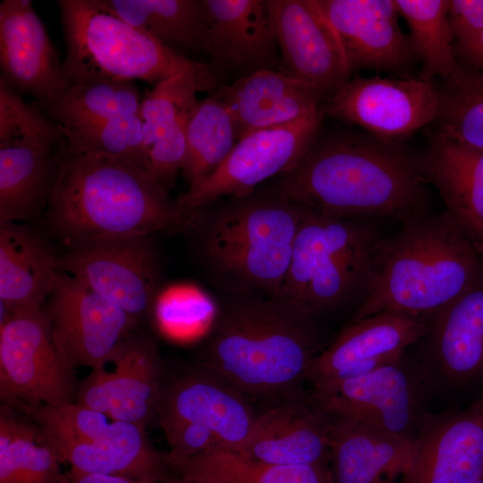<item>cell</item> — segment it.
Segmentation results:
<instances>
[{
	"label": "cell",
	"mask_w": 483,
	"mask_h": 483,
	"mask_svg": "<svg viewBox=\"0 0 483 483\" xmlns=\"http://www.w3.org/2000/svg\"><path fill=\"white\" fill-rule=\"evenodd\" d=\"M238 140V128L232 114L215 93L198 101L186 128V156L182 171L189 183L188 190L209 176Z\"/></svg>",
	"instance_id": "cell-31"
},
{
	"label": "cell",
	"mask_w": 483,
	"mask_h": 483,
	"mask_svg": "<svg viewBox=\"0 0 483 483\" xmlns=\"http://www.w3.org/2000/svg\"><path fill=\"white\" fill-rule=\"evenodd\" d=\"M61 140L55 123L0 80V222L30 219L47 202Z\"/></svg>",
	"instance_id": "cell-9"
},
{
	"label": "cell",
	"mask_w": 483,
	"mask_h": 483,
	"mask_svg": "<svg viewBox=\"0 0 483 483\" xmlns=\"http://www.w3.org/2000/svg\"><path fill=\"white\" fill-rule=\"evenodd\" d=\"M60 131V143L70 151L123 157L148 173V155L140 114Z\"/></svg>",
	"instance_id": "cell-36"
},
{
	"label": "cell",
	"mask_w": 483,
	"mask_h": 483,
	"mask_svg": "<svg viewBox=\"0 0 483 483\" xmlns=\"http://www.w3.org/2000/svg\"><path fill=\"white\" fill-rule=\"evenodd\" d=\"M439 106V91L433 81L355 76L332 92L321 109L392 141L436 121Z\"/></svg>",
	"instance_id": "cell-14"
},
{
	"label": "cell",
	"mask_w": 483,
	"mask_h": 483,
	"mask_svg": "<svg viewBox=\"0 0 483 483\" xmlns=\"http://www.w3.org/2000/svg\"><path fill=\"white\" fill-rule=\"evenodd\" d=\"M342 42L352 72H400L415 52L398 23L394 0H318Z\"/></svg>",
	"instance_id": "cell-23"
},
{
	"label": "cell",
	"mask_w": 483,
	"mask_h": 483,
	"mask_svg": "<svg viewBox=\"0 0 483 483\" xmlns=\"http://www.w3.org/2000/svg\"><path fill=\"white\" fill-rule=\"evenodd\" d=\"M61 460L47 445L21 439L0 450V483H62Z\"/></svg>",
	"instance_id": "cell-37"
},
{
	"label": "cell",
	"mask_w": 483,
	"mask_h": 483,
	"mask_svg": "<svg viewBox=\"0 0 483 483\" xmlns=\"http://www.w3.org/2000/svg\"><path fill=\"white\" fill-rule=\"evenodd\" d=\"M46 311L67 363L103 369L131 335L137 319L74 276L58 270Z\"/></svg>",
	"instance_id": "cell-13"
},
{
	"label": "cell",
	"mask_w": 483,
	"mask_h": 483,
	"mask_svg": "<svg viewBox=\"0 0 483 483\" xmlns=\"http://www.w3.org/2000/svg\"><path fill=\"white\" fill-rule=\"evenodd\" d=\"M483 476V394L470 405L429 414L398 483H476Z\"/></svg>",
	"instance_id": "cell-20"
},
{
	"label": "cell",
	"mask_w": 483,
	"mask_h": 483,
	"mask_svg": "<svg viewBox=\"0 0 483 483\" xmlns=\"http://www.w3.org/2000/svg\"><path fill=\"white\" fill-rule=\"evenodd\" d=\"M331 420L328 469L333 483H394L401 479L410 465L415 441L349 419Z\"/></svg>",
	"instance_id": "cell-26"
},
{
	"label": "cell",
	"mask_w": 483,
	"mask_h": 483,
	"mask_svg": "<svg viewBox=\"0 0 483 483\" xmlns=\"http://www.w3.org/2000/svg\"><path fill=\"white\" fill-rule=\"evenodd\" d=\"M430 317L384 311L353 323L312 362L308 381L311 386L363 374L406 353L427 334Z\"/></svg>",
	"instance_id": "cell-18"
},
{
	"label": "cell",
	"mask_w": 483,
	"mask_h": 483,
	"mask_svg": "<svg viewBox=\"0 0 483 483\" xmlns=\"http://www.w3.org/2000/svg\"><path fill=\"white\" fill-rule=\"evenodd\" d=\"M407 22L416 56L422 63L420 79L451 76L459 65L448 22L449 0H394Z\"/></svg>",
	"instance_id": "cell-33"
},
{
	"label": "cell",
	"mask_w": 483,
	"mask_h": 483,
	"mask_svg": "<svg viewBox=\"0 0 483 483\" xmlns=\"http://www.w3.org/2000/svg\"><path fill=\"white\" fill-rule=\"evenodd\" d=\"M459 63L483 69V32L465 42L454 43Z\"/></svg>",
	"instance_id": "cell-41"
},
{
	"label": "cell",
	"mask_w": 483,
	"mask_h": 483,
	"mask_svg": "<svg viewBox=\"0 0 483 483\" xmlns=\"http://www.w3.org/2000/svg\"><path fill=\"white\" fill-rule=\"evenodd\" d=\"M425 182L420 161L393 141L346 134L316 139L273 186L324 216L406 222L425 216Z\"/></svg>",
	"instance_id": "cell-2"
},
{
	"label": "cell",
	"mask_w": 483,
	"mask_h": 483,
	"mask_svg": "<svg viewBox=\"0 0 483 483\" xmlns=\"http://www.w3.org/2000/svg\"><path fill=\"white\" fill-rule=\"evenodd\" d=\"M413 358L429 394L483 383V278L430 317Z\"/></svg>",
	"instance_id": "cell-15"
},
{
	"label": "cell",
	"mask_w": 483,
	"mask_h": 483,
	"mask_svg": "<svg viewBox=\"0 0 483 483\" xmlns=\"http://www.w3.org/2000/svg\"><path fill=\"white\" fill-rule=\"evenodd\" d=\"M483 278V255L445 212L404 222L379 241L372 275L348 323L384 311L432 317Z\"/></svg>",
	"instance_id": "cell-5"
},
{
	"label": "cell",
	"mask_w": 483,
	"mask_h": 483,
	"mask_svg": "<svg viewBox=\"0 0 483 483\" xmlns=\"http://www.w3.org/2000/svg\"><path fill=\"white\" fill-rule=\"evenodd\" d=\"M213 84L208 68L182 72L154 86L142 98L140 113L147 151L185 111L197 104V93L211 89Z\"/></svg>",
	"instance_id": "cell-35"
},
{
	"label": "cell",
	"mask_w": 483,
	"mask_h": 483,
	"mask_svg": "<svg viewBox=\"0 0 483 483\" xmlns=\"http://www.w3.org/2000/svg\"><path fill=\"white\" fill-rule=\"evenodd\" d=\"M288 72L328 96L350 79L335 30L318 0H267Z\"/></svg>",
	"instance_id": "cell-16"
},
{
	"label": "cell",
	"mask_w": 483,
	"mask_h": 483,
	"mask_svg": "<svg viewBox=\"0 0 483 483\" xmlns=\"http://www.w3.org/2000/svg\"><path fill=\"white\" fill-rule=\"evenodd\" d=\"M167 462L174 477L211 483H333L327 465H274L214 449Z\"/></svg>",
	"instance_id": "cell-30"
},
{
	"label": "cell",
	"mask_w": 483,
	"mask_h": 483,
	"mask_svg": "<svg viewBox=\"0 0 483 483\" xmlns=\"http://www.w3.org/2000/svg\"><path fill=\"white\" fill-rule=\"evenodd\" d=\"M228 107L239 140L253 131L279 126L318 112L325 95L290 72L258 69L215 92Z\"/></svg>",
	"instance_id": "cell-24"
},
{
	"label": "cell",
	"mask_w": 483,
	"mask_h": 483,
	"mask_svg": "<svg viewBox=\"0 0 483 483\" xmlns=\"http://www.w3.org/2000/svg\"><path fill=\"white\" fill-rule=\"evenodd\" d=\"M324 112L260 129L242 137L225 161L177 199L184 213L225 198L251 193L269 178L292 169L317 139Z\"/></svg>",
	"instance_id": "cell-11"
},
{
	"label": "cell",
	"mask_w": 483,
	"mask_h": 483,
	"mask_svg": "<svg viewBox=\"0 0 483 483\" xmlns=\"http://www.w3.org/2000/svg\"><path fill=\"white\" fill-rule=\"evenodd\" d=\"M141 101L132 81L101 80L70 85L46 111L60 130H69L138 115Z\"/></svg>",
	"instance_id": "cell-32"
},
{
	"label": "cell",
	"mask_w": 483,
	"mask_h": 483,
	"mask_svg": "<svg viewBox=\"0 0 483 483\" xmlns=\"http://www.w3.org/2000/svg\"><path fill=\"white\" fill-rule=\"evenodd\" d=\"M168 483H211V482L180 478V477H172L171 479L168 481Z\"/></svg>",
	"instance_id": "cell-43"
},
{
	"label": "cell",
	"mask_w": 483,
	"mask_h": 483,
	"mask_svg": "<svg viewBox=\"0 0 483 483\" xmlns=\"http://www.w3.org/2000/svg\"><path fill=\"white\" fill-rule=\"evenodd\" d=\"M59 145L47 217L70 247L185 226L188 214L177 199L136 163L119 156L72 152Z\"/></svg>",
	"instance_id": "cell-3"
},
{
	"label": "cell",
	"mask_w": 483,
	"mask_h": 483,
	"mask_svg": "<svg viewBox=\"0 0 483 483\" xmlns=\"http://www.w3.org/2000/svg\"><path fill=\"white\" fill-rule=\"evenodd\" d=\"M305 208L274 186L188 213L199 257L223 293L278 295Z\"/></svg>",
	"instance_id": "cell-4"
},
{
	"label": "cell",
	"mask_w": 483,
	"mask_h": 483,
	"mask_svg": "<svg viewBox=\"0 0 483 483\" xmlns=\"http://www.w3.org/2000/svg\"><path fill=\"white\" fill-rule=\"evenodd\" d=\"M111 362L92 370L80 386L76 402L97 410L115 421L146 425L156 413L163 387L160 357L153 340L130 335L119 346Z\"/></svg>",
	"instance_id": "cell-19"
},
{
	"label": "cell",
	"mask_w": 483,
	"mask_h": 483,
	"mask_svg": "<svg viewBox=\"0 0 483 483\" xmlns=\"http://www.w3.org/2000/svg\"><path fill=\"white\" fill-rule=\"evenodd\" d=\"M446 213L483 255V149L437 131L419 160Z\"/></svg>",
	"instance_id": "cell-25"
},
{
	"label": "cell",
	"mask_w": 483,
	"mask_h": 483,
	"mask_svg": "<svg viewBox=\"0 0 483 483\" xmlns=\"http://www.w3.org/2000/svg\"><path fill=\"white\" fill-rule=\"evenodd\" d=\"M170 452V459H186L199 453L220 449L217 436L208 428L190 422H159Z\"/></svg>",
	"instance_id": "cell-38"
},
{
	"label": "cell",
	"mask_w": 483,
	"mask_h": 483,
	"mask_svg": "<svg viewBox=\"0 0 483 483\" xmlns=\"http://www.w3.org/2000/svg\"><path fill=\"white\" fill-rule=\"evenodd\" d=\"M448 22L454 43L474 38L483 32V0H450Z\"/></svg>",
	"instance_id": "cell-39"
},
{
	"label": "cell",
	"mask_w": 483,
	"mask_h": 483,
	"mask_svg": "<svg viewBox=\"0 0 483 483\" xmlns=\"http://www.w3.org/2000/svg\"><path fill=\"white\" fill-rule=\"evenodd\" d=\"M59 257L27 225L0 222L1 320L41 308L59 270Z\"/></svg>",
	"instance_id": "cell-27"
},
{
	"label": "cell",
	"mask_w": 483,
	"mask_h": 483,
	"mask_svg": "<svg viewBox=\"0 0 483 483\" xmlns=\"http://www.w3.org/2000/svg\"><path fill=\"white\" fill-rule=\"evenodd\" d=\"M62 483H142L127 478L101 475L87 474L71 470L64 473Z\"/></svg>",
	"instance_id": "cell-42"
},
{
	"label": "cell",
	"mask_w": 483,
	"mask_h": 483,
	"mask_svg": "<svg viewBox=\"0 0 483 483\" xmlns=\"http://www.w3.org/2000/svg\"><path fill=\"white\" fill-rule=\"evenodd\" d=\"M21 439H33L42 443L39 428L21 419L10 406L1 407L0 414V450ZM43 444V443H42Z\"/></svg>",
	"instance_id": "cell-40"
},
{
	"label": "cell",
	"mask_w": 483,
	"mask_h": 483,
	"mask_svg": "<svg viewBox=\"0 0 483 483\" xmlns=\"http://www.w3.org/2000/svg\"><path fill=\"white\" fill-rule=\"evenodd\" d=\"M208 27V51L225 67L275 60L277 40L267 0H201Z\"/></svg>",
	"instance_id": "cell-28"
},
{
	"label": "cell",
	"mask_w": 483,
	"mask_h": 483,
	"mask_svg": "<svg viewBox=\"0 0 483 483\" xmlns=\"http://www.w3.org/2000/svg\"><path fill=\"white\" fill-rule=\"evenodd\" d=\"M379 241L377 232L360 220L305 208L279 295L316 316L362 299Z\"/></svg>",
	"instance_id": "cell-7"
},
{
	"label": "cell",
	"mask_w": 483,
	"mask_h": 483,
	"mask_svg": "<svg viewBox=\"0 0 483 483\" xmlns=\"http://www.w3.org/2000/svg\"><path fill=\"white\" fill-rule=\"evenodd\" d=\"M72 368L59 351L42 308L12 313L0 323V395L22 411L73 402Z\"/></svg>",
	"instance_id": "cell-10"
},
{
	"label": "cell",
	"mask_w": 483,
	"mask_h": 483,
	"mask_svg": "<svg viewBox=\"0 0 483 483\" xmlns=\"http://www.w3.org/2000/svg\"><path fill=\"white\" fill-rule=\"evenodd\" d=\"M106 10L164 46L208 51V27L201 0H99Z\"/></svg>",
	"instance_id": "cell-29"
},
{
	"label": "cell",
	"mask_w": 483,
	"mask_h": 483,
	"mask_svg": "<svg viewBox=\"0 0 483 483\" xmlns=\"http://www.w3.org/2000/svg\"><path fill=\"white\" fill-rule=\"evenodd\" d=\"M57 5L69 86L101 80H141L156 86L182 72L208 69L123 21L99 0H58Z\"/></svg>",
	"instance_id": "cell-6"
},
{
	"label": "cell",
	"mask_w": 483,
	"mask_h": 483,
	"mask_svg": "<svg viewBox=\"0 0 483 483\" xmlns=\"http://www.w3.org/2000/svg\"><path fill=\"white\" fill-rule=\"evenodd\" d=\"M239 390L199 365L161 390L156 413L159 422H190L211 430L221 448L240 452L258 413Z\"/></svg>",
	"instance_id": "cell-21"
},
{
	"label": "cell",
	"mask_w": 483,
	"mask_h": 483,
	"mask_svg": "<svg viewBox=\"0 0 483 483\" xmlns=\"http://www.w3.org/2000/svg\"><path fill=\"white\" fill-rule=\"evenodd\" d=\"M331 428V418L303 391L259 413L237 453L267 464L327 465Z\"/></svg>",
	"instance_id": "cell-22"
},
{
	"label": "cell",
	"mask_w": 483,
	"mask_h": 483,
	"mask_svg": "<svg viewBox=\"0 0 483 483\" xmlns=\"http://www.w3.org/2000/svg\"><path fill=\"white\" fill-rule=\"evenodd\" d=\"M1 80L47 110L69 88L63 63L30 0L0 3Z\"/></svg>",
	"instance_id": "cell-17"
},
{
	"label": "cell",
	"mask_w": 483,
	"mask_h": 483,
	"mask_svg": "<svg viewBox=\"0 0 483 483\" xmlns=\"http://www.w3.org/2000/svg\"><path fill=\"white\" fill-rule=\"evenodd\" d=\"M428 389L406 356L363 374L312 386L311 396L331 418H344L416 441L429 415Z\"/></svg>",
	"instance_id": "cell-8"
},
{
	"label": "cell",
	"mask_w": 483,
	"mask_h": 483,
	"mask_svg": "<svg viewBox=\"0 0 483 483\" xmlns=\"http://www.w3.org/2000/svg\"><path fill=\"white\" fill-rule=\"evenodd\" d=\"M58 267L137 320L152 307L161 278L159 256L149 235L71 246L59 257Z\"/></svg>",
	"instance_id": "cell-12"
},
{
	"label": "cell",
	"mask_w": 483,
	"mask_h": 483,
	"mask_svg": "<svg viewBox=\"0 0 483 483\" xmlns=\"http://www.w3.org/2000/svg\"><path fill=\"white\" fill-rule=\"evenodd\" d=\"M223 295L200 366L269 406L303 392L322 351L318 316L279 294Z\"/></svg>",
	"instance_id": "cell-1"
},
{
	"label": "cell",
	"mask_w": 483,
	"mask_h": 483,
	"mask_svg": "<svg viewBox=\"0 0 483 483\" xmlns=\"http://www.w3.org/2000/svg\"><path fill=\"white\" fill-rule=\"evenodd\" d=\"M439 91V131L483 149V69L459 63Z\"/></svg>",
	"instance_id": "cell-34"
}]
</instances>
